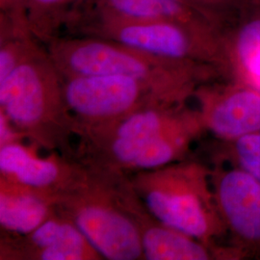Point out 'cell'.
<instances>
[{
  "instance_id": "14",
  "label": "cell",
  "mask_w": 260,
  "mask_h": 260,
  "mask_svg": "<svg viewBox=\"0 0 260 260\" xmlns=\"http://www.w3.org/2000/svg\"><path fill=\"white\" fill-rule=\"evenodd\" d=\"M210 155L212 162L239 168L260 182V130L233 141L215 140Z\"/></svg>"
},
{
  "instance_id": "6",
  "label": "cell",
  "mask_w": 260,
  "mask_h": 260,
  "mask_svg": "<svg viewBox=\"0 0 260 260\" xmlns=\"http://www.w3.org/2000/svg\"><path fill=\"white\" fill-rule=\"evenodd\" d=\"M210 178L226 244L242 259H260V182L239 168L212 162Z\"/></svg>"
},
{
  "instance_id": "7",
  "label": "cell",
  "mask_w": 260,
  "mask_h": 260,
  "mask_svg": "<svg viewBox=\"0 0 260 260\" xmlns=\"http://www.w3.org/2000/svg\"><path fill=\"white\" fill-rule=\"evenodd\" d=\"M122 203L139 229L144 260H241L225 243L209 245L161 223L135 192L127 175L121 174Z\"/></svg>"
},
{
  "instance_id": "2",
  "label": "cell",
  "mask_w": 260,
  "mask_h": 260,
  "mask_svg": "<svg viewBox=\"0 0 260 260\" xmlns=\"http://www.w3.org/2000/svg\"><path fill=\"white\" fill-rule=\"evenodd\" d=\"M49 56L63 77L130 76L152 84L184 103L193 101L202 84L223 78L214 66L162 58L120 43L96 40L55 44Z\"/></svg>"
},
{
  "instance_id": "8",
  "label": "cell",
  "mask_w": 260,
  "mask_h": 260,
  "mask_svg": "<svg viewBox=\"0 0 260 260\" xmlns=\"http://www.w3.org/2000/svg\"><path fill=\"white\" fill-rule=\"evenodd\" d=\"M193 101L206 133L228 142L260 130V92L233 79L202 84Z\"/></svg>"
},
{
  "instance_id": "9",
  "label": "cell",
  "mask_w": 260,
  "mask_h": 260,
  "mask_svg": "<svg viewBox=\"0 0 260 260\" xmlns=\"http://www.w3.org/2000/svg\"><path fill=\"white\" fill-rule=\"evenodd\" d=\"M103 259L75 223L59 212L27 234H0V260Z\"/></svg>"
},
{
  "instance_id": "16",
  "label": "cell",
  "mask_w": 260,
  "mask_h": 260,
  "mask_svg": "<svg viewBox=\"0 0 260 260\" xmlns=\"http://www.w3.org/2000/svg\"><path fill=\"white\" fill-rule=\"evenodd\" d=\"M20 141H26V139L11 122L7 116L0 111V146Z\"/></svg>"
},
{
  "instance_id": "5",
  "label": "cell",
  "mask_w": 260,
  "mask_h": 260,
  "mask_svg": "<svg viewBox=\"0 0 260 260\" xmlns=\"http://www.w3.org/2000/svg\"><path fill=\"white\" fill-rule=\"evenodd\" d=\"M66 102L75 116L78 133L101 127L145 108L186 104L154 85L123 75L63 77Z\"/></svg>"
},
{
  "instance_id": "15",
  "label": "cell",
  "mask_w": 260,
  "mask_h": 260,
  "mask_svg": "<svg viewBox=\"0 0 260 260\" xmlns=\"http://www.w3.org/2000/svg\"><path fill=\"white\" fill-rule=\"evenodd\" d=\"M205 14L223 30L236 25L240 20L260 9L249 0H186Z\"/></svg>"
},
{
  "instance_id": "12",
  "label": "cell",
  "mask_w": 260,
  "mask_h": 260,
  "mask_svg": "<svg viewBox=\"0 0 260 260\" xmlns=\"http://www.w3.org/2000/svg\"><path fill=\"white\" fill-rule=\"evenodd\" d=\"M228 77L260 92V9L225 32Z\"/></svg>"
},
{
  "instance_id": "17",
  "label": "cell",
  "mask_w": 260,
  "mask_h": 260,
  "mask_svg": "<svg viewBox=\"0 0 260 260\" xmlns=\"http://www.w3.org/2000/svg\"><path fill=\"white\" fill-rule=\"evenodd\" d=\"M38 3L41 4H45V5H52V4H58V3H62L66 2L68 0H35Z\"/></svg>"
},
{
  "instance_id": "3",
  "label": "cell",
  "mask_w": 260,
  "mask_h": 260,
  "mask_svg": "<svg viewBox=\"0 0 260 260\" xmlns=\"http://www.w3.org/2000/svg\"><path fill=\"white\" fill-rule=\"evenodd\" d=\"M128 177L144 205L161 223L209 245L226 238L209 166L188 157Z\"/></svg>"
},
{
  "instance_id": "11",
  "label": "cell",
  "mask_w": 260,
  "mask_h": 260,
  "mask_svg": "<svg viewBox=\"0 0 260 260\" xmlns=\"http://www.w3.org/2000/svg\"><path fill=\"white\" fill-rule=\"evenodd\" d=\"M57 197L0 174V231L11 235L31 233L57 213Z\"/></svg>"
},
{
  "instance_id": "13",
  "label": "cell",
  "mask_w": 260,
  "mask_h": 260,
  "mask_svg": "<svg viewBox=\"0 0 260 260\" xmlns=\"http://www.w3.org/2000/svg\"><path fill=\"white\" fill-rule=\"evenodd\" d=\"M119 13L134 19L173 21L200 30L223 33V29L186 0H110Z\"/></svg>"
},
{
  "instance_id": "18",
  "label": "cell",
  "mask_w": 260,
  "mask_h": 260,
  "mask_svg": "<svg viewBox=\"0 0 260 260\" xmlns=\"http://www.w3.org/2000/svg\"><path fill=\"white\" fill-rule=\"evenodd\" d=\"M249 1H251V3H253L255 6L260 8V0H249Z\"/></svg>"
},
{
  "instance_id": "10",
  "label": "cell",
  "mask_w": 260,
  "mask_h": 260,
  "mask_svg": "<svg viewBox=\"0 0 260 260\" xmlns=\"http://www.w3.org/2000/svg\"><path fill=\"white\" fill-rule=\"evenodd\" d=\"M35 147L25 141L0 146V174L57 198L85 177L87 166L78 159L58 152L42 156Z\"/></svg>"
},
{
  "instance_id": "4",
  "label": "cell",
  "mask_w": 260,
  "mask_h": 260,
  "mask_svg": "<svg viewBox=\"0 0 260 260\" xmlns=\"http://www.w3.org/2000/svg\"><path fill=\"white\" fill-rule=\"evenodd\" d=\"M120 175L87 166L85 177L58 196L57 212L73 221L104 259L144 260L139 229L121 200Z\"/></svg>"
},
{
  "instance_id": "1",
  "label": "cell",
  "mask_w": 260,
  "mask_h": 260,
  "mask_svg": "<svg viewBox=\"0 0 260 260\" xmlns=\"http://www.w3.org/2000/svg\"><path fill=\"white\" fill-rule=\"evenodd\" d=\"M0 111L39 149L76 158L78 125L66 102L63 76L43 52L0 82Z\"/></svg>"
}]
</instances>
